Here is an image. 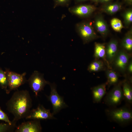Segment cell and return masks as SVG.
Here are the masks:
<instances>
[{"label": "cell", "instance_id": "6da1fadb", "mask_svg": "<svg viewBox=\"0 0 132 132\" xmlns=\"http://www.w3.org/2000/svg\"><path fill=\"white\" fill-rule=\"evenodd\" d=\"M6 104L7 110L14 116L12 121L16 123L28 115L32 106V100L28 91L17 90L14 93Z\"/></svg>", "mask_w": 132, "mask_h": 132}, {"label": "cell", "instance_id": "7a4b0ae2", "mask_svg": "<svg viewBox=\"0 0 132 132\" xmlns=\"http://www.w3.org/2000/svg\"><path fill=\"white\" fill-rule=\"evenodd\" d=\"M51 88L50 95L46 96L48 100L51 103L53 109L52 113L54 115L58 113L62 109L68 107L65 102L63 98L58 93L56 86L54 83H49Z\"/></svg>", "mask_w": 132, "mask_h": 132}, {"label": "cell", "instance_id": "3957f363", "mask_svg": "<svg viewBox=\"0 0 132 132\" xmlns=\"http://www.w3.org/2000/svg\"><path fill=\"white\" fill-rule=\"evenodd\" d=\"M76 29L84 43H88L96 39L97 36L93 27L88 22H83L76 24Z\"/></svg>", "mask_w": 132, "mask_h": 132}, {"label": "cell", "instance_id": "277c9868", "mask_svg": "<svg viewBox=\"0 0 132 132\" xmlns=\"http://www.w3.org/2000/svg\"><path fill=\"white\" fill-rule=\"evenodd\" d=\"M107 112L112 120L119 123H128L132 119V111L127 107L111 109L107 111Z\"/></svg>", "mask_w": 132, "mask_h": 132}, {"label": "cell", "instance_id": "5b68a950", "mask_svg": "<svg viewBox=\"0 0 132 132\" xmlns=\"http://www.w3.org/2000/svg\"><path fill=\"white\" fill-rule=\"evenodd\" d=\"M27 81L36 97L40 92L44 90L46 85H49L50 83L44 79L43 74L37 71L33 73Z\"/></svg>", "mask_w": 132, "mask_h": 132}, {"label": "cell", "instance_id": "8992f818", "mask_svg": "<svg viewBox=\"0 0 132 132\" xmlns=\"http://www.w3.org/2000/svg\"><path fill=\"white\" fill-rule=\"evenodd\" d=\"M8 81V87L6 92L8 94L11 91L17 89L27 81L25 77L26 73L19 74L6 69L5 71Z\"/></svg>", "mask_w": 132, "mask_h": 132}, {"label": "cell", "instance_id": "52a82bcc", "mask_svg": "<svg viewBox=\"0 0 132 132\" xmlns=\"http://www.w3.org/2000/svg\"><path fill=\"white\" fill-rule=\"evenodd\" d=\"M54 115L49 109H45L43 105L39 104L36 109L30 110L25 118L39 120L56 119Z\"/></svg>", "mask_w": 132, "mask_h": 132}, {"label": "cell", "instance_id": "ba28073f", "mask_svg": "<svg viewBox=\"0 0 132 132\" xmlns=\"http://www.w3.org/2000/svg\"><path fill=\"white\" fill-rule=\"evenodd\" d=\"M124 97L120 83L117 84L107 94L105 99V103L110 106H116L120 103Z\"/></svg>", "mask_w": 132, "mask_h": 132}, {"label": "cell", "instance_id": "9c48e42d", "mask_svg": "<svg viewBox=\"0 0 132 132\" xmlns=\"http://www.w3.org/2000/svg\"><path fill=\"white\" fill-rule=\"evenodd\" d=\"M94 6L89 4H81L71 7L68 9L72 14L82 18L90 16L96 10Z\"/></svg>", "mask_w": 132, "mask_h": 132}, {"label": "cell", "instance_id": "30bf717a", "mask_svg": "<svg viewBox=\"0 0 132 132\" xmlns=\"http://www.w3.org/2000/svg\"><path fill=\"white\" fill-rule=\"evenodd\" d=\"M40 120H33L22 123L17 128L16 132H40L42 128Z\"/></svg>", "mask_w": 132, "mask_h": 132}, {"label": "cell", "instance_id": "8fae6325", "mask_svg": "<svg viewBox=\"0 0 132 132\" xmlns=\"http://www.w3.org/2000/svg\"><path fill=\"white\" fill-rule=\"evenodd\" d=\"M129 56L125 50L118 51L113 62L115 66L120 71L123 72L126 69L129 62Z\"/></svg>", "mask_w": 132, "mask_h": 132}, {"label": "cell", "instance_id": "7c38bea8", "mask_svg": "<svg viewBox=\"0 0 132 132\" xmlns=\"http://www.w3.org/2000/svg\"><path fill=\"white\" fill-rule=\"evenodd\" d=\"M118 42L117 40L112 39L108 43L106 47V59L109 63L114 60L118 52Z\"/></svg>", "mask_w": 132, "mask_h": 132}, {"label": "cell", "instance_id": "4fadbf2b", "mask_svg": "<svg viewBox=\"0 0 132 132\" xmlns=\"http://www.w3.org/2000/svg\"><path fill=\"white\" fill-rule=\"evenodd\" d=\"M97 31L103 37H106L109 33V28L107 22L103 16L99 14L96 16L94 23Z\"/></svg>", "mask_w": 132, "mask_h": 132}, {"label": "cell", "instance_id": "5bb4252c", "mask_svg": "<svg viewBox=\"0 0 132 132\" xmlns=\"http://www.w3.org/2000/svg\"><path fill=\"white\" fill-rule=\"evenodd\" d=\"M107 82L94 87L92 90L93 99L95 103L100 102L106 93Z\"/></svg>", "mask_w": 132, "mask_h": 132}, {"label": "cell", "instance_id": "9a60e30c", "mask_svg": "<svg viewBox=\"0 0 132 132\" xmlns=\"http://www.w3.org/2000/svg\"><path fill=\"white\" fill-rule=\"evenodd\" d=\"M106 47L105 44L95 42L94 56L96 59L101 58L104 60L109 65L106 59Z\"/></svg>", "mask_w": 132, "mask_h": 132}, {"label": "cell", "instance_id": "2e32d148", "mask_svg": "<svg viewBox=\"0 0 132 132\" xmlns=\"http://www.w3.org/2000/svg\"><path fill=\"white\" fill-rule=\"evenodd\" d=\"M122 5L118 2L109 3L102 6V11L107 14L112 15L120 11L122 9Z\"/></svg>", "mask_w": 132, "mask_h": 132}, {"label": "cell", "instance_id": "e0dca14e", "mask_svg": "<svg viewBox=\"0 0 132 132\" xmlns=\"http://www.w3.org/2000/svg\"><path fill=\"white\" fill-rule=\"evenodd\" d=\"M121 46L125 50L131 52L132 50V29L129 30L121 42Z\"/></svg>", "mask_w": 132, "mask_h": 132}, {"label": "cell", "instance_id": "ac0fdd59", "mask_svg": "<svg viewBox=\"0 0 132 132\" xmlns=\"http://www.w3.org/2000/svg\"><path fill=\"white\" fill-rule=\"evenodd\" d=\"M107 79V84L109 86L115 85L118 82L119 76L118 74L114 71L111 70H108L106 72Z\"/></svg>", "mask_w": 132, "mask_h": 132}, {"label": "cell", "instance_id": "d6986e66", "mask_svg": "<svg viewBox=\"0 0 132 132\" xmlns=\"http://www.w3.org/2000/svg\"><path fill=\"white\" fill-rule=\"evenodd\" d=\"M122 91L123 96L127 101L130 104L132 103V88L129 83L125 81L123 83Z\"/></svg>", "mask_w": 132, "mask_h": 132}, {"label": "cell", "instance_id": "ffe728a7", "mask_svg": "<svg viewBox=\"0 0 132 132\" xmlns=\"http://www.w3.org/2000/svg\"><path fill=\"white\" fill-rule=\"evenodd\" d=\"M104 66V63L102 61L96 59L92 62L88 66V70L91 72H98L103 69Z\"/></svg>", "mask_w": 132, "mask_h": 132}, {"label": "cell", "instance_id": "44dd1931", "mask_svg": "<svg viewBox=\"0 0 132 132\" xmlns=\"http://www.w3.org/2000/svg\"><path fill=\"white\" fill-rule=\"evenodd\" d=\"M8 81L5 71L0 68V86L6 93L8 87Z\"/></svg>", "mask_w": 132, "mask_h": 132}, {"label": "cell", "instance_id": "7402d4cb", "mask_svg": "<svg viewBox=\"0 0 132 132\" xmlns=\"http://www.w3.org/2000/svg\"><path fill=\"white\" fill-rule=\"evenodd\" d=\"M125 26L127 28L132 22V10L129 9L126 10L123 14Z\"/></svg>", "mask_w": 132, "mask_h": 132}, {"label": "cell", "instance_id": "603a6c76", "mask_svg": "<svg viewBox=\"0 0 132 132\" xmlns=\"http://www.w3.org/2000/svg\"><path fill=\"white\" fill-rule=\"evenodd\" d=\"M110 24L113 29L117 32H121L123 26L121 21L117 18H114L110 21Z\"/></svg>", "mask_w": 132, "mask_h": 132}, {"label": "cell", "instance_id": "cb8c5ba5", "mask_svg": "<svg viewBox=\"0 0 132 132\" xmlns=\"http://www.w3.org/2000/svg\"><path fill=\"white\" fill-rule=\"evenodd\" d=\"M16 126V123H14L11 125L8 123H0V132L13 131Z\"/></svg>", "mask_w": 132, "mask_h": 132}, {"label": "cell", "instance_id": "d4e9b609", "mask_svg": "<svg viewBox=\"0 0 132 132\" xmlns=\"http://www.w3.org/2000/svg\"><path fill=\"white\" fill-rule=\"evenodd\" d=\"M71 0H54V8L58 6H67L69 5Z\"/></svg>", "mask_w": 132, "mask_h": 132}, {"label": "cell", "instance_id": "484cf974", "mask_svg": "<svg viewBox=\"0 0 132 132\" xmlns=\"http://www.w3.org/2000/svg\"><path fill=\"white\" fill-rule=\"evenodd\" d=\"M0 120L4 121L10 125H12L14 123H16L10 120L7 115L1 110L0 107Z\"/></svg>", "mask_w": 132, "mask_h": 132}, {"label": "cell", "instance_id": "4316f807", "mask_svg": "<svg viewBox=\"0 0 132 132\" xmlns=\"http://www.w3.org/2000/svg\"><path fill=\"white\" fill-rule=\"evenodd\" d=\"M126 69L128 73L130 74H131L132 73V60H131L129 62L127 66Z\"/></svg>", "mask_w": 132, "mask_h": 132}, {"label": "cell", "instance_id": "83f0119b", "mask_svg": "<svg viewBox=\"0 0 132 132\" xmlns=\"http://www.w3.org/2000/svg\"><path fill=\"white\" fill-rule=\"evenodd\" d=\"M113 0H99V2L101 3L106 4L109 3Z\"/></svg>", "mask_w": 132, "mask_h": 132}, {"label": "cell", "instance_id": "f1b7e54d", "mask_svg": "<svg viewBox=\"0 0 132 132\" xmlns=\"http://www.w3.org/2000/svg\"><path fill=\"white\" fill-rule=\"evenodd\" d=\"M125 2L129 5H131L132 4V0H125Z\"/></svg>", "mask_w": 132, "mask_h": 132}, {"label": "cell", "instance_id": "f546056e", "mask_svg": "<svg viewBox=\"0 0 132 132\" xmlns=\"http://www.w3.org/2000/svg\"><path fill=\"white\" fill-rule=\"evenodd\" d=\"M88 0H74L76 2H83Z\"/></svg>", "mask_w": 132, "mask_h": 132}, {"label": "cell", "instance_id": "4dcf8cb0", "mask_svg": "<svg viewBox=\"0 0 132 132\" xmlns=\"http://www.w3.org/2000/svg\"><path fill=\"white\" fill-rule=\"evenodd\" d=\"M96 3H98L99 2V0H91Z\"/></svg>", "mask_w": 132, "mask_h": 132}]
</instances>
